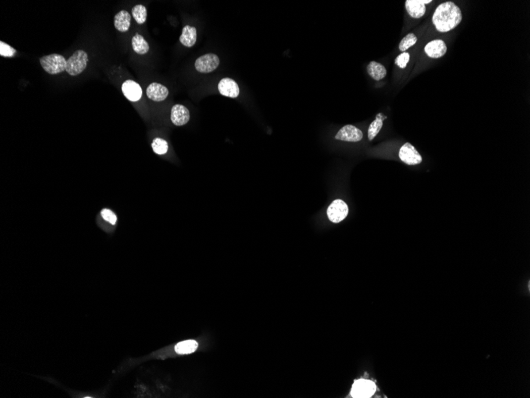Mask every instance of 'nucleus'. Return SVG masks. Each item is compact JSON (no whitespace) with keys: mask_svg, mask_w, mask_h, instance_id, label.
I'll list each match as a JSON object with an SVG mask.
<instances>
[{"mask_svg":"<svg viewBox=\"0 0 530 398\" xmlns=\"http://www.w3.org/2000/svg\"><path fill=\"white\" fill-rule=\"evenodd\" d=\"M425 52L430 58L438 59L445 56L447 53V45L443 40H434L425 46Z\"/></svg>","mask_w":530,"mask_h":398,"instance_id":"obj_11","label":"nucleus"},{"mask_svg":"<svg viewBox=\"0 0 530 398\" xmlns=\"http://www.w3.org/2000/svg\"><path fill=\"white\" fill-rule=\"evenodd\" d=\"M114 24L116 30L120 32L128 31L131 25V15L125 10L119 12L115 15L114 19Z\"/></svg>","mask_w":530,"mask_h":398,"instance_id":"obj_15","label":"nucleus"},{"mask_svg":"<svg viewBox=\"0 0 530 398\" xmlns=\"http://www.w3.org/2000/svg\"><path fill=\"white\" fill-rule=\"evenodd\" d=\"M101 216H102L104 220L109 222L112 225H115L116 223H117V216L112 211L109 210V209H102L101 211Z\"/></svg>","mask_w":530,"mask_h":398,"instance_id":"obj_26","label":"nucleus"},{"mask_svg":"<svg viewBox=\"0 0 530 398\" xmlns=\"http://www.w3.org/2000/svg\"><path fill=\"white\" fill-rule=\"evenodd\" d=\"M463 19L461 10L455 3L445 2L436 8L433 23L438 31L447 33L459 26Z\"/></svg>","mask_w":530,"mask_h":398,"instance_id":"obj_1","label":"nucleus"},{"mask_svg":"<svg viewBox=\"0 0 530 398\" xmlns=\"http://www.w3.org/2000/svg\"><path fill=\"white\" fill-rule=\"evenodd\" d=\"M198 348V342L195 340L189 339V340L183 341L179 342L175 346V351L179 355H188L193 353Z\"/></svg>","mask_w":530,"mask_h":398,"instance_id":"obj_19","label":"nucleus"},{"mask_svg":"<svg viewBox=\"0 0 530 398\" xmlns=\"http://www.w3.org/2000/svg\"><path fill=\"white\" fill-rule=\"evenodd\" d=\"M374 382L368 380H358L352 385L351 395L353 397H370L376 391Z\"/></svg>","mask_w":530,"mask_h":398,"instance_id":"obj_7","label":"nucleus"},{"mask_svg":"<svg viewBox=\"0 0 530 398\" xmlns=\"http://www.w3.org/2000/svg\"><path fill=\"white\" fill-rule=\"evenodd\" d=\"M410 56L409 53L403 52L395 58V65H398L401 69H405L407 64L410 62Z\"/></svg>","mask_w":530,"mask_h":398,"instance_id":"obj_25","label":"nucleus"},{"mask_svg":"<svg viewBox=\"0 0 530 398\" xmlns=\"http://www.w3.org/2000/svg\"><path fill=\"white\" fill-rule=\"evenodd\" d=\"M16 49L11 46V45H8L7 43H4V41L0 42V55L2 57H5V58H12L15 56L16 54Z\"/></svg>","mask_w":530,"mask_h":398,"instance_id":"obj_24","label":"nucleus"},{"mask_svg":"<svg viewBox=\"0 0 530 398\" xmlns=\"http://www.w3.org/2000/svg\"><path fill=\"white\" fill-rule=\"evenodd\" d=\"M132 47L137 54L141 55L147 54L149 51L148 43L145 41L143 36L139 34H136L132 38Z\"/></svg>","mask_w":530,"mask_h":398,"instance_id":"obj_20","label":"nucleus"},{"mask_svg":"<svg viewBox=\"0 0 530 398\" xmlns=\"http://www.w3.org/2000/svg\"><path fill=\"white\" fill-rule=\"evenodd\" d=\"M417 41V37H416L415 34H408L407 35L405 36L402 38V41L399 43V48L401 52H406L408 48H410V47L415 45Z\"/></svg>","mask_w":530,"mask_h":398,"instance_id":"obj_22","label":"nucleus"},{"mask_svg":"<svg viewBox=\"0 0 530 398\" xmlns=\"http://www.w3.org/2000/svg\"><path fill=\"white\" fill-rule=\"evenodd\" d=\"M152 148L156 155H163L168 152L169 145L167 141L162 138H156L152 141Z\"/></svg>","mask_w":530,"mask_h":398,"instance_id":"obj_23","label":"nucleus"},{"mask_svg":"<svg viewBox=\"0 0 530 398\" xmlns=\"http://www.w3.org/2000/svg\"><path fill=\"white\" fill-rule=\"evenodd\" d=\"M219 91L224 96L237 98L240 93L239 87L234 80L224 78L219 84Z\"/></svg>","mask_w":530,"mask_h":398,"instance_id":"obj_12","label":"nucleus"},{"mask_svg":"<svg viewBox=\"0 0 530 398\" xmlns=\"http://www.w3.org/2000/svg\"><path fill=\"white\" fill-rule=\"evenodd\" d=\"M122 91L126 98L132 102H137L141 100L142 96V89L141 86L134 80H126L122 86Z\"/></svg>","mask_w":530,"mask_h":398,"instance_id":"obj_9","label":"nucleus"},{"mask_svg":"<svg viewBox=\"0 0 530 398\" xmlns=\"http://www.w3.org/2000/svg\"><path fill=\"white\" fill-rule=\"evenodd\" d=\"M132 16L138 24L145 23L147 19V9L143 5H136L132 8Z\"/></svg>","mask_w":530,"mask_h":398,"instance_id":"obj_21","label":"nucleus"},{"mask_svg":"<svg viewBox=\"0 0 530 398\" xmlns=\"http://www.w3.org/2000/svg\"><path fill=\"white\" fill-rule=\"evenodd\" d=\"M349 214V207L342 200H335L327 209V216L332 223L343 221Z\"/></svg>","mask_w":530,"mask_h":398,"instance_id":"obj_4","label":"nucleus"},{"mask_svg":"<svg viewBox=\"0 0 530 398\" xmlns=\"http://www.w3.org/2000/svg\"><path fill=\"white\" fill-rule=\"evenodd\" d=\"M399 157L405 164L409 166H415L421 164L422 158L419 154L415 147L410 143L406 142L399 150Z\"/></svg>","mask_w":530,"mask_h":398,"instance_id":"obj_5","label":"nucleus"},{"mask_svg":"<svg viewBox=\"0 0 530 398\" xmlns=\"http://www.w3.org/2000/svg\"><path fill=\"white\" fill-rule=\"evenodd\" d=\"M367 72L373 80H381L387 76L385 66L377 62H371L367 65Z\"/></svg>","mask_w":530,"mask_h":398,"instance_id":"obj_17","label":"nucleus"},{"mask_svg":"<svg viewBox=\"0 0 530 398\" xmlns=\"http://www.w3.org/2000/svg\"><path fill=\"white\" fill-rule=\"evenodd\" d=\"M146 94L148 99L156 101V102H161L167 98L169 95V90L162 84L152 83L147 88Z\"/></svg>","mask_w":530,"mask_h":398,"instance_id":"obj_13","label":"nucleus"},{"mask_svg":"<svg viewBox=\"0 0 530 398\" xmlns=\"http://www.w3.org/2000/svg\"><path fill=\"white\" fill-rule=\"evenodd\" d=\"M171 120L178 127L187 124L190 120L189 110L183 105H174L171 111Z\"/></svg>","mask_w":530,"mask_h":398,"instance_id":"obj_10","label":"nucleus"},{"mask_svg":"<svg viewBox=\"0 0 530 398\" xmlns=\"http://www.w3.org/2000/svg\"><path fill=\"white\" fill-rule=\"evenodd\" d=\"M41 67L48 74L56 75L66 70L67 60L61 54H54L40 59Z\"/></svg>","mask_w":530,"mask_h":398,"instance_id":"obj_2","label":"nucleus"},{"mask_svg":"<svg viewBox=\"0 0 530 398\" xmlns=\"http://www.w3.org/2000/svg\"><path fill=\"white\" fill-rule=\"evenodd\" d=\"M220 64V60L216 54H207L201 56L195 61V69L202 73H211L217 69Z\"/></svg>","mask_w":530,"mask_h":398,"instance_id":"obj_6","label":"nucleus"},{"mask_svg":"<svg viewBox=\"0 0 530 398\" xmlns=\"http://www.w3.org/2000/svg\"><path fill=\"white\" fill-rule=\"evenodd\" d=\"M336 139L349 142H358L363 138V132L353 125H346L336 134Z\"/></svg>","mask_w":530,"mask_h":398,"instance_id":"obj_8","label":"nucleus"},{"mask_svg":"<svg viewBox=\"0 0 530 398\" xmlns=\"http://www.w3.org/2000/svg\"><path fill=\"white\" fill-rule=\"evenodd\" d=\"M196 40V28L191 26H184L180 37V41L181 42L182 45L190 48V47L195 45Z\"/></svg>","mask_w":530,"mask_h":398,"instance_id":"obj_16","label":"nucleus"},{"mask_svg":"<svg viewBox=\"0 0 530 398\" xmlns=\"http://www.w3.org/2000/svg\"><path fill=\"white\" fill-rule=\"evenodd\" d=\"M387 119H388V117H387L385 115H384V114H377L376 119H375L374 121L370 124V126H369L368 127L367 136H368L369 141H373V140L377 137V134L380 133V130L382 129L384 120Z\"/></svg>","mask_w":530,"mask_h":398,"instance_id":"obj_18","label":"nucleus"},{"mask_svg":"<svg viewBox=\"0 0 530 398\" xmlns=\"http://www.w3.org/2000/svg\"><path fill=\"white\" fill-rule=\"evenodd\" d=\"M88 55L85 51H76L72 57L67 60L66 73L73 76H78L87 68Z\"/></svg>","mask_w":530,"mask_h":398,"instance_id":"obj_3","label":"nucleus"},{"mask_svg":"<svg viewBox=\"0 0 530 398\" xmlns=\"http://www.w3.org/2000/svg\"><path fill=\"white\" fill-rule=\"evenodd\" d=\"M405 6L407 13L413 19H420L424 16L427 12L426 5L423 4L422 0H406Z\"/></svg>","mask_w":530,"mask_h":398,"instance_id":"obj_14","label":"nucleus"}]
</instances>
